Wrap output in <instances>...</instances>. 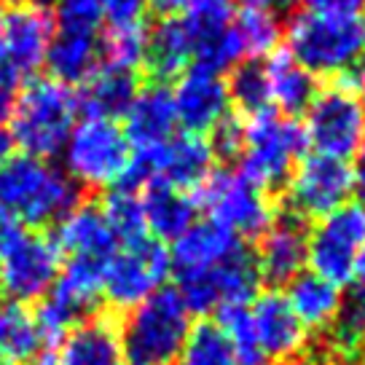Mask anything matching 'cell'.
I'll return each mask as SVG.
<instances>
[{"instance_id":"6da1fadb","label":"cell","mask_w":365,"mask_h":365,"mask_svg":"<svg viewBox=\"0 0 365 365\" xmlns=\"http://www.w3.org/2000/svg\"><path fill=\"white\" fill-rule=\"evenodd\" d=\"M78 202L81 188L51 159L16 153L0 167V207L19 226H57Z\"/></svg>"},{"instance_id":"7a4b0ae2","label":"cell","mask_w":365,"mask_h":365,"mask_svg":"<svg viewBox=\"0 0 365 365\" xmlns=\"http://www.w3.org/2000/svg\"><path fill=\"white\" fill-rule=\"evenodd\" d=\"M78 94L57 78H33L24 83L11 110L14 148L41 159L62 153L73 126L78 121Z\"/></svg>"},{"instance_id":"3957f363","label":"cell","mask_w":365,"mask_h":365,"mask_svg":"<svg viewBox=\"0 0 365 365\" xmlns=\"http://www.w3.org/2000/svg\"><path fill=\"white\" fill-rule=\"evenodd\" d=\"M59 156L65 161V175L78 188L89 191H110L129 182L135 164V148L126 140L121 124L94 115L76 121Z\"/></svg>"},{"instance_id":"277c9868","label":"cell","mask_w":365,"mask_h":365,"mask_svg":"<svg viewBox=\"0 0 365 365\" xmlns=\"http://www.w3.org/2000/svg\"><path fill=\"white\" fill-rule=\"evenodd\" d=\"M191 325V312L178 290L161 287L129 309L124 325L118 328L121 360L129 365H175Z\"/></svg>"},{"instance_id":"5b68a950","label":"cell","mask_w":365,"mask_h":365,"mask_svg":"<svg viewBox=\"0 0 365 365\" xmlns=\"http://www.w3.org/2000/svg\"><path fill=\"white\" fill-rule=\"evenodd\" d=\"M242 129L240 172L263 191L282 185L307 156V135L293 115L266 108L242 121Z\"/></svg>"},{"instance_id":"8992f818","label":"cell","mask_w":365,"mask_h":365,"mask_svg":"<svg viewBox=\"0 0 365 365\" xmlns=\"http://www.w3.org/2000/svg\"><path fill=\"white\" fill-rule=\"evenodd\" d=\"M285 51L312 76L339 78L357 68L360 22L357 16L301 11L287 24Z\"/></svg>"},{"instance_id":"52a82bcc","label":"cell","mask_w":365,"mask_h":365,"mask_svg":"<svg viewBox=\"0 0 365 365\" xmlns=\"http://www.w3.org/2000/svg\"><path fill=\"white\" fill-rule=\"evenodd\" d=\"M365 247V205L346 202L331 215L319 217L307 234V263L312 274L333 285H349L357 258Z\"/></svg>"},{"instance_id":"ba28073f","label":"cell","mask_w":365,"mask_h":365,"mask_svg":"<svg viewBox=\"0 0 365 365\" xmlns=\"http://www.w3.org/2000/svg\"><path fill=\"white\" fill-rule=\"evenodd\" d=\"M170 250L153 237L124 242L105 269L103 298L113 309H129L159 293L170 277Z\"/></svg>"},{"instance_id":"9c48e42d","label":"cell","mask_w":365,"mask_h":365,"mask_svg":"<svg viewBox=\"0 0 365 365\" xmlns=\"http://www.w3.org/2000/svg\"><path fill=\"white\" fill-rule=\"evenodd\" d=\"M215 172V153L210 140L202 135L180 132L164 143L135 153L129 185L135 182H161L180 191H199L205 180Z\"/></svg>"},{"instance_id":"30bf717a","label":"cell","mask_w":365,"mask_h":365,"mask_svg":"<svg viewBox=\"0 0 365 365\" xmlns=\"http://www.w3.org/2000/svg\"><path fill=\"white\" fill-rule=\"evenodd\" d=\"M199 202L210 212V220L231 231L237 240L261 237L274 223L269 194L242 172H212L199 188Z\"/></svg>"},{"instance_id":"8fae6325","label":"cell","mask_w":365,"mask_h":365,"mask_svg":"<svg viewBox=\"0 0 365 365\" xmlns=\"http://www.w3.org/2000/svg\"><path fill=\"white\" fill-rule=\"evenodd\" d=\"M175 282V290L191 312V317H207L228 307H250V301L258 296L261 277L252 255H247L242 247L212 269L191 277H178Z\"/></svg>"},{"instance_id":"7c38bea8","label":"cell","mask_w":365,"mask_h":365,"mask_svg":"<svg viewBox=\"0 0 365 365\" xmlns=\"http://www.w3.org/2000/svg\"><path fill=\"white\" fill-rule=\"evenodd\" d=\"M304 135L307 145L319 156L346 161L360 148L365 135V110L357 94L344 86H328L314 94V100L304 110Z\"/></svg>"},{"instance_id":"4fadbf2b","label":"cell","mask_w":365,"mask_h":365,"mask_svg":"<svg viewBox=\"0 0 365 365\" xmlns=\"http://www.w3.org/2000/svg\"><path fill=\"white\" fill-rule=\"evenodd\" d=\"M285 188L287 215L298 220H319L331 215L333 210L344 207L354 194L352 167L341 159L331 156H304L298 161Z\"/></svg>"},{"instance_id":"5bb4252c","label":"cell","mask_w":365,"mask_h":365,"mask_svg":"<svg viewBox=\"0 0 365 365\" xmlns=\"http://www.w3.org/2000/svg\"><path fill=\"white\" fill-rule=\"evenodd\" d=\"M62 269V255L43 231H19V237L0 255V290L11 301L30 304L51 290Z\"/></svg>"},{"instance_id":"9a60e30c","label":"cell","mask_w":365,"mask_h":365,"mask_svg":"<svg viewBox=\"0 0 365 365\" xmlns=\"http://www.w3.org/2000/svg\"><path fill=\"white\" fill-rule=\"evenodd\" d=\"M234 0H188L182 6V24L191 38L194 65L223 73L247 57L234 27Z\"/></svg>"},{"instance_id":"2e32d148","label":"cell","mask_w":365,"mask_h":365,"mask_svg":"<svg viewBox=\"0 0 365 365\" xmlns=\"http://www.w3.org/2000/svg\"><path fill=\"white\" fill-rule=\"evenodd\" d=\"M170 91L175 118L191 135L212 132L231 108L226 81L220 78V73H212L199 65H191L185 73H180Z\"/></svg>"},{"instance_id":"e0dca14e","label":"cell","mask_w":365,"mask_h":365,"mask_svg":"<svg viewBox=\"0 0 365 365\" xmlns=\"http://www.w3.org/2000/svg\"><path fill=\"white\" fill-rule=\"evenodd\" d=\"M252 331L269 363H293L307 349L309 331L298 322L287 298L277 290L258 293L250 301Z\"/></svg>"},{"instance_id":"ac0fdd59","label":"cell","mask_w":365,"mask_h":365,"mask_svg":"<svg viewBox=\"0 0 365 365\" xmlns=\"http://www.w3.org/2000/svg\"><path fill=\"white\" fill-rule=\"evenodd\" d=\"M54 22L43 9L22 6L0 16V48L3 62L22 78L46 65Z\"/></svg>"},{"instance_id":"d6986e66","label":"cell","mask_w":365,"mask_h":365,"mask_svg":"<svg viewBox=\"0 0 365 365\" xmlns=\"http://www.w3.org/2000/svg\"><path fill=\"white\" fill-rule=\"evenodd\" d=\"M51 240L57 245L62 261L76 258V261H91L103 263V266H108L115 250L121 247L110 223L105 220L103 210L97 205H83V202H78L59 220Z\"/></svg>"},{"instance_id":"ffe728a7","label":"cell","mask_w":365,"mask_h":365,"mask_svg":"<svg viewBox=\"0 0 365 365\" xmlns=\"http://www.w3.org/2000/svg\"><path fill=\"white\" fill-rule=\"evenodd\" d=\"M255 269L258 277L272 285H287L307 266V228L293 215L274 217V223L258 237Z\"/></svg>"},{"instance_id":"44dd1931","label":"cell","mask_w":365,"mask_h":365,"mask_svg":"<svg viewBox=\"0 0 365 365\" xmlns=\"http://www.w3.org/2000/svg\"><path fill=\"white\" fill-rule=\"evenodd\" d=\"M237 250H242V242L231 231H226L212 220H194L178 240L172 242V274L178 279V277L207 272L220 261H226L228 255H234Z\"/></svg>"},{"instance_id":"7402d4cb","label":"cell","mask_w":365,"mask_h":365,"mask_svg":"<svg viewBox=\"0 0 365 365\" xmlns=\"http://www.w3.org/2000/svg\"><path fill=\"white\" fill-rule=\"evenodd\" d=\"M175 105L172 91L164 83H148L145 89H137L135 100L124 113V135L132 143L135 153L148 150L175 135Z\"/></svg>"},{"instance_id":"603a6c76","label":"cell","mask_w":365,"mask_h":365,"mask_svg":"<svg viewBox=\"0 0 365 365\" xmlns=\"http://www.w3.org/2000/svg\"><path fill=\"white\" fill-rule=\"evenodd\" d=\"M54 365H121L118 325L110 317H83L62 339Z\"/></svg>"},{"instance_id":"cb8c5ba5","label":"cell","mask_w":365,"mask_h":365,"mask_svg":"<svg viewBox=\"0 0 365 365\" xmlns=\"http://www.w3.org/2000/svg\"><path fill=\"white\" fill-rule=\"evenodd\" d=\"M137 73L135 70H124L100 62V68L91 73L89 78L81 83L78 94V110L83 115H94V118H118L126 113L129 103L137 94Z\"/></svg>"},{"instance_id":"d4e9b609","label":"cell","mask_w":365,"mask_h":365,"mask_svg":"<svg viewBox=\"0 0 365 365\" xmlns=\"http://www.w3.org/2000/svg\"><path fill=\"white\" fill-rule=\"evenodd\" d=\"M143 199V217H145V234L159 242H175L185 228L196 220V202L188 191L145 182Z\"/></svg>"},{"instance_id":"484cf974","label":"cell","mask_w":365,"mask_h":365,"mask_svg":"<svg viewBox=\"0 0 365 365\" xmlns=\"http://www.w3.org/2000/svg\"><path fill=\"white\" fill-rule=\"evenodd\" d=\"M287 285V304L307 331H325L336 322L344 304L341 287L312 272H301Z\"/></svg>"},{"instance_id":"4316f807","label":"cell","mask_w":365,"mask_h":365,"mask_svg":"<svg viewBox=\"0 0 365 365\" xmlns=\"http://www.w3.org/2000/svg\"><path fill=\"white\" fill-rule=\"evenodd\" d=\"M263 73H266V86H269V105H274L279 113H304L317 94L314 76L301 68L282 48H274L269 54Z\"/></svg>"},{"instance_id":"83f0119b","label":"cell","mask_w":365,"mask_h":365,"mask_svg":"<svg viewBox=\"0 0 365 365\" xmlns=\"http://www.w3.org/2000/svg\"><path fill=\"white\" fill-rule=\"evenodd\" d=\"M100 35L54 30L51 43H48V54H46V65L51 70V78L62 81L68 86L83 83L89 78L103 62Z\"/></svg>"},{"instance_id":"f1b7e54d","label":"cell","mask_w":365,"mask_h":365,"mask_svg":"<svg viewBox=\"0 0 365 365\" xmlns=\"http://www.w3.org/2000/svg\"><path fill=\"white\" fill-rule=\"evenodd\" d=\"M35 312L19 301H0V363L30 365L46 349Z\"/></svg>"},{"instance_id":"f546056e","label":"cell","mask_w":365,"mask_h":365,"mask_svg":"<svg viewBox=\"0 0 365 365\" xmlns=\"http://www.w3.org/2000/svg\"><path fill=\"white\" fill-rule=\"evenodd\" d=\"M145 68L156 81L178 78L180 73L194 65L191 38L185 24L178 16H164L161 22L148 27V46H145Z\"/></svg>"},{"instance_id":"4dcf8cb0","label":"cell","mask_w":365,"mask_h":365,"mask_svg":"<svg viewBox=\"0 0 365 365\" xmlns=\"http://www.w3.org/2000/svg\"><path fill=\"white\" fill-rule=\"evenodd\" d=\"M234 27L245 46V54L269 57L282 38L279 0H240L234 11Z\"/></svg>"},{"instance_id":"1f68e13d","label":"cell","mask_w":365,"mask_h":365,"mask_svg":"<svg viewBox=\"0 0 365 365\" xmlns=\"http://www.w3.org/2000/svg\"><path fill=\"white\" fill-rule=\"evenodd\" d=\"M175 365H237V357L223 328L212 319H202L191 325Z\"/></svg>"},{"instance_id":"d6a6232c","label":"cell","mask_w":365,"mask_h":365,"mask_svg":"<svg viewBox=\"0 0 365 365\" xmlns=\"http://www.w3.org/2000/svg\"><path fill=\"white\" fill-rule=\"evenodd\" d=\"M145 46H148V27H145V22L108 24V30L100 35L103 62L124 70H135V73L145 62Z\"/></svg>"},{"instance_id":"836d02e7","label":"cell","mask_w":365,"mask_h":365,"mask_svg":"<svg viewBox=\"0 0 365 365\" xmlns=\"http://www.w3.org/2000/svg\"><path fill=\"white\" fill-rule=\"evenodd\" d=\"M100 210H103L105 220L110 223V228H113V234L118 237L121 245L145 237L143 199H140V194L135 191V185L124 182V185L110 188V191L105 194Z\"/></svg>"},{"instance_id":"e575fe53","label":"cell","mask_w":365,"mask_h":365,"mask_svg":"<svg viewBox=\"0 0 365 365\" xmlns=\"http://www.w3.org/2000/svg\"><path fill=\"white\" fill-rule=\"evenodd\" d=\"M217 325L223 328L228 344L234 349L237 365H272L266 360L263 349L258 346L255 331H252L250 309L247 307H228L217 312Z\"/></svg>"},{"instance_id":"d590c367","label":"cell","mask_w":365,"mask_h":365,"mask_svg":"<svg viewBox=\"0 0 365 365\" xmlns=\"http://www.w3.org/2000/svg\"><path fill=\"white\" fill-rule=\"evenodd\" d=\"M228 103L237 105L242 113H258L269 108V86L261 62H240L231 68V78L226 83Z\"/></svg>"},{"instance_id":"8d00e7d4","label":"cell","mask_w":365,"mask_h":365,"mask_svg":"<svg viewBox=\"0 0 365 365\" xmlns=\"http://www.w3.org/2000/svg\"><path fill=\"white\" fill-rule=\"evenodd\" d=\"M54 30L103 33V0H54Z\"/></svg>"},{"instance_id":"74e56055","label":"cell","mask_w":365,"mask_h":365,"mask_svg":"<svg viewBox=\"0 0 365 365\" xmlns=\"http://www.w3.org/2000/svg\"><path fill=\"white\" fill-rule=\"evenodd\" d=\"M242 121L240 118H231L226 115L220 124L212 129V140H210V148L215 156H223V159H240L242 153Z\"/></svg>"},{"instance_id":"f35d334b","label":"cell","mask_w":365,"mask_h":365,"mask_svg":"<svg viewBox=\"0 0 365 365\" xmlns=\"http://www.w3.org/2000/svg\"><path fill=\"white\" fill-rule=\"evenodd\" d=\"M148 0H103L105 24H132L145 22Z\"/></svg>"},{"instance_id":"ab89813d","label":"cell","mask_w":365,"mask_h":365,"mask_svg":"<svg viewBox=\"0 0 365 365\" xmlns=\"http://www.w3.org/2000/svg\"><path fill=\"white\" fill-rule=\"evenodd\" d=\"M19 91H22V78L0 59V121L11 115Z\"/></svg>"},{"instance_id":"60d3db41","label":"cell","mask_w":365,"mask_h":365,"mask_svg":"<svg viewBox=\"0 0 365 365\" xmlns=\"http://www.w3.org/2000/svg\"><path fill=\"white\" fill-rule=\"evenodd\" d=\"M307 11L336 14V16H357L365 11V0H301Z\"/></svg>"},{"instance_id":"b9f144b4","label":"cell","mask_w":365,"mask_h":365,"mask_svg":"<svg viewBox=\"0 0 365 365\" xmlns=\"http://www.w3.org/2000/svg\"><path fill=\"white\" fill-rule=\"evenodd\" d=\"M352 185H354V194L360 196V205H365V135L360 140V148L354 150Z\"/></svg>"},{"instance_id":"7bdbcfd3","label":"cell","mask_w":365,"mask_h":365,"mask_svg":"<svg viewBox=\"0 0 365 365\" xmlns=\"http://www.w3.org/2000/svg\"><path fill=\"white\" fill-rule=\"evenodd\" d=\"M19 231H22V228H19V223L9 215L3 207H0V255L9 250V245L19 237Z\"/></svg>"},{"instance_id":"ee69618b","label":"cell","mask_w":365,"mask_h":365,"mask_svg":"<svg viewBox=\"0 0 365 365\" xmlns=\"http://www.w3.org/2000/svg\"><path fill=\"white\" fill-rule=\"evenodd\" d=\"M352 282H354V293H352V296L365 307V247H363V252H360V258H357Z\"/></svg>"},{"instance_id":"f6af8a7d","label":"cell","mask_w":365,"mask_h":365,"mask_svg":"<svg viewBox=\"0 0 365 365\" xmlns=\"http://www.w3.org/2000/svg\"><path fill=\"white\" fill-rule=\"evenodd\" d=\"M14 156V140H11V132H9V126L0 121V167L6 164V161Z\"/></svg>"},{"instance_id":"bcb514c9","label":"cell","mask_w":365,"mask_h":365,"mask_svg":"<svg viewBox=\"0 0 365 365\" xmlns=\"http://www.w3.org/2000/svg\"><path fill=\"white\" fill-rule=\"evenodd\" d=\"M185 3H188V0H148V6H153L156 11L167 14V16H172L175 11H180Z\"/></svg>"},{"instance_id":"7dc6e473","label":"cell","mask_w":365,"mask_h":365,"mask_svg":"<svg viewBox=\"0 0 365 365\" xmlns=\"http://www.w3.org/2000/svg\"><path fill=\"white\" fill-rule=\"evenodd\" d=\"M54 0H0V6H9V9H22V6H33V9H43Z\"/></svg>"},{"instance_id":"c3c4849f","label":"cell","mask_w":365,"mask_h":365,"mask_svg":"<svg viewBox=\"0 0 365 365\" xmlns=\"http://www.w3.org/2000/svg\"><path fill=\"white\" fill-rule=\"evenodd\" d=\"M357 100H360V105H363V110H365V70H363V78H360V83H357Z\"/></svg>"},{"instance_id":"681fc988","label":"cell","mask_w":365,"mask_h":365,"mask_svg":"<svg viewBox=\"0 0 365 365\" xmlns=\"http://www.w3.org/2000/svg\"><path fill=\"white\" fill-rule=\"evenodd\" d=\"M360 57H365V16H363V22H360Z\"/></svg>"},{"instance_id":"f907efd6","label":"cell","mask_w":365,"mask_h":365,"mask_svg":"<svg viewBox=\"0 0 365 365\" xmlns=\"http://www.w3.org/2000/svg\"><path fill=\"white\" fill-rule=\"evenodd\" d=\"M30 365H54V363H51V360H41V357H38V360H35V363H30Z\"/></svg>"},{"instance_id":"816d5d0a","label":"cell","mask_w":365,"mask_h":365,"mask_svg":"<svg viewBox=\"0 0 365 365\" xmlns=\"http://www.w3.org/2000/svg\"><path fill=\"white\" fill-rule=\"evenodd\" d=\"M357 354H360V363L365 365V341H363V346H360V352H357Z\"/></svg>"},{"instance_id":"f5cc1de1","label":"cell","mask_w":365,"mask_h":365,"mask_svg":"<svg viewBox=\"0 0 365 365\" xmlns=\"http://www.w3.org/2000/svg\"><path fill=\"white\" fill-rule=\"evenodd\" d=\"M0 59H3V48H0Z\"/></svg>"},{"instance_id":"db71d44e","label":"cell","mask_w":365,"mask_h":365,"mask_svg":"<svg viewBox=\"0 0 365 365\" xmlns=\"http://www.w3.org/2000/svg\"><path fill=\"white\" fill-rule=\"evenodd\" d=\"M0 365H9V363H0Z\"/></svg>"},{"instance_id":"11a10c76","label":"cell","mask_w":365,"mask_h":365,"mask_svg":"<svg viewBox=\"0 0 365 365\" xmlns=\"http://www.w3.org/2000/svg\"><path fill=\"white\" fill-rule=\"evenodd\" d=\"M0 296H3V290H0Z\"/></svg>"}]
</instances>
